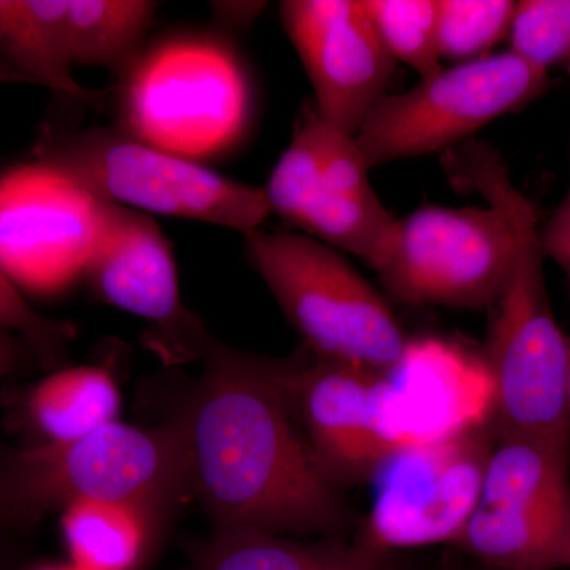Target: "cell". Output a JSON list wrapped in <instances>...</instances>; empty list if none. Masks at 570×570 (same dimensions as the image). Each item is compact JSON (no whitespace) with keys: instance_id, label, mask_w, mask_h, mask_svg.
Wrapping results in <instances>:
<instances>
[{"instance_id":"cell-11","label":"cell","mask_w":570,"mask_h":570,"mask_svg":"<svg viewBox=\"0 0 570 570\" xmlns=\"http://www.w3.org/2000/svg\"><path fill=\"white\" fill-rule=\"evenodd\" d=\"M82 283L100 302L151 325L156 343L176 358L205 356L214 346L183 305L174 249L148 214L105 202L102 236Z\"/></svg>"},{"instance_id":"cell-16","label":"cell","mask_w":570,"mask_h":570,"mask_svg":"<svg viewBox=\"0 0 570 570\" xmlns=\"http://www.w3.org/2000/svg\"><path fill=\"white\" fill-rule=\"evenodd\" d=\"M453 546L489 570L570 569V504L547 509L479 505Z\"/></svg>"},{"instance_id":"cell-3","label":"cell","mask_w":570,"mask_h":570,"mask_svg":"<svg viewBox=\"0 0 570 570\" xmlns=\"http://www.w3.org/2000/svg\"><path fill=\"white\" fill-rule=\"evenodd\" d=\"M253 100L249 71L227 37L174 31L149 39L116 77L112 126L209 167L246 137Z\"/></svg>"},{"instance_id":"cell-22","label":"cell","mask_w":570,"mask_h":570,"mask_svg":"<svg viewBox=\"0 0 570 570\" xmlns=\"http://www.w3.org/2000/svg\"><path fill=\"white\" fill-rule=\"evenodd\" d=\"M157 9L146 0H67L71 66L100 67L118 77L148 43Z\"/></svg>"},{"instance_id":"cell-25","label":"cell","mask_w":570,"mask_h":570,"mask_svg":"<svg viewBox=\"0 0 570 570\" xmlns=\"http://www.w3.org/2000/svg\"><path fill=\"white\" fill-rule=\"evenodd\" d=\"M509 37L510 51L540 70L570 63V0L515 2Z\"/></svg>"},{"instance_id":"cell-29","label":"cell","mask_w":570,"mask_h":570,"mask_svg":"<svg viewBox=\"0 0 570 570\" xmlns=\"http://www.w3.org/2000/svg\"><path fill=\"white\" fill-rule=\"evenodd\" d=\"M264 3L253 2H217L213 6L217 20L225 22L230 28L250 24L258 17Z\"/></svg>"},{"instance_id":"cell-32","label":"cell","mask_w":570,"mask_h":570,"mask_svg":"<svg viewBox=\"0 0 570 570\" xmlns=\"http://www.w3.org/2000/svg\"><path fill=\"white\" fill-rule=\"evenodd\" d=\"M28 570H78L67 562H47V564L33 566V568Z\"/></svg>"},{"instance_id":"cell-4","label":"cell","mask_w":570,"mask_h":570,"mask_svg":"<svg viewBox=\"0 0 570 570\" xmlns=\"http://www.w3.org/2000/svg\"><path fill=\"white\" fill-rule=\"evenodd\" d=\"M178 422H115L66 444L29 445L0 456V528L29 527L73 502H121L165 521L189 497Z\"/></svg>"},{"instance_id":"cell-13","label":"cell","mask_w":570,"mask_h":570,"mask_svg":"<svg viewBox=\"0 0 570 570\" xmlns=\"http://www.w3.org/2000/svg\"><path fill=\"white\" fill-rule=\"evenodd\" d=\"M494 387L485 360L438 337L409 340L381 374V417L393 449L433 444L483 430Z\"/></svg>"},{"instance_id":"cell-18","label":"cell","mask_w":570,"mask_h":570,"mask_svg":"<svg viewBox=\"0 0 570 570\" xmlns=\"http://www.w3.org/2000/svg\"><path fill=\"white\" fill-rule=\"evenodd\" d=\"M570 448L498 434L491 445L479 505L490 509H547L570 504Z\"/></svg>"},{"instance_id":"cell-5","label":"cell","mask_w":570,"mask_h":570,"mask_svg":"<svg viewBox=\"0 0 570 570\" xmlns=\"http://www.w3.org/2000/svg\"><path fill=\"white\" fill-rule=\"evenodd\" d=\"M32 156L99 200L151 217H178L247 235L272 214L264 187L235 181L115 126L48 132Z\"/></svg>"},{"instance_id":"cell-14","label":"cell","mask_w":570,"mask_h":570,"mask_svg":"<svg viewBox=\"0 0 570 570\" xmlns=\"http://www.w3.org/2000/svg\"><path fill=\"white\" fill-rule=\"evenodd\" d=\"M296 417L336 483L373 478L396 452L381 417V374L318 360L292 365Z\"/></svg>"},{"instance_id":"cell-19","label":"cell","mask_w":570,"mask_h":570,"mask_svg":"<svg viewBox=\"0 0 570 570\" xmlns=\"http://www.w3.org/2000/svg\"><path fill=\"white\" fill-rule=\"evenodd\" d=\"M61 515L63 547L78 570H141L163 528L151 513L121 502H73Z\"/></svg>"},{"instance_id":"cell-2","label":"cell","mask_w":570,"mask_h":570,"mask_svg":"<svg viewBox=\"0 0 570 570\" xmlns=\"http://www.w3.org/2000/svg\"><path fill=\"white\" fill-rule=\"evenodd\" d=\"M450 181L482 195L508 220L513 264L491 318L485 360L494 387L498 434H523L570 448V340L551 309L535 209L494 149L469 140L445 151Z\"/></svg>"},{"instance_id":"cell-6","label":"cell","mask_w":570,"mask_h":570,"mask_svg":"<svg viewBox=\"0 0 570 570\" xmlns=\"http://www.w3.org/2000/svg\"><path fill=\"white\" fill-rule=\"evenodd\" d=\"M247 261L284 316L324 362L387 373L407 337L365 277L333 247L292 230L245 235Z\"/></svg>"},{"instance_id":"cell-9","label":"cell","mask_w":570,"mask_h":570,"mask_svg":"<svg viewBox=\"0 0 570 570\" xmlns=\"http://www.w3.org/2000/svg\"><path fill=\"white\" fill-rule=\"evenodd\" d=\"M105 202L31 157L0 171V272L24 295L82 283L102 236Z\"/></svg>"},{"instance_id":"cell-26","label":"cell","mask_w":570,"mask_h":570,"mask_svg":"<svg viewBox=\"0 0 570 570\" xmlns=\"http://www.w3.org/2000/svg\"><path fill=\"white\" fill-rule=\"evenodd\" d=\"M306 121L316 145L322 181L337 193L354 197L377 195L371 186V168L356 142L355 135L344 132L324 121L318 118L316 111L309 112Z\"/></svg>"},{"instance_id":"cell-15","label":"cell","mask_w":570,"mask_h":570,"mask_svg":"<svg viewBox=\"0 0 570 570\" xmlns=\"http://www.w3.org/2000/svg\"><path fill=\"white\" fill-rule=\"evenodd\" d=\"M272 213L299 234L363 258L376 268L387 253L397 217L374 197L333 190L321 178L309 124H299L264 187Z\"/></svg>"},{"instance_id":"cell-21","label":"cell","mask_w":570,"mask_h":570,"mask_svg":"<svg viewBox=\"0 0 570 570\" xmlns=\"http://www.w3.org/2000/svg\"><path fill=\"white\" fill-rule=\"evenodd\" d=\"M66 14L67 0H0V58L33 86L89 102L92 92L73 77Z\"/></svg>"},{"instance_id":"cell-17","label":"cell","mask_w":570,"mask_h":570,"mask_svg":"<svg viewBox=\"0 0 570 570\" xmlns=\"http://www.w3.org/2000/svg\"><path fill=\"white\" fill-rule=\"evenodd\" d=\"M193 570H403L358 539L303 542L265 532H213L193 553Z\"/></svg>"},{"instance_id":"cell-34","label":"cell","mask_w":570,"mask_h":570,"mask_svg":"<svg viewBox=\"0 0 570 570\" xmlns=\"http://www.w3.org/2000/svg\"><path fill=\"white\" fill-rule=\"evenodd\" d=\"M569 71H570V63H569Z\"/></svg>"},{"instance_id":"cell-12","label":"cell","mask_w":570,"mask_h":570,"mask_svg":"<svg viewBox=\"0 0 570 570\" xmlns=\"http://www.w3.org/2000/svg\"><path fill=\"white\" fill-rule=\"evenodd\" d=\"M279 13L313 86L314 111L356 135L395 66L362 0H285Z\"/></svg>"},{"instance_id":"cell-8","label":"cell","mask_w":570,"mask_h":570,"mask_svg":"<svg viewBox=\"0 0 570 570\" xmlns=\"http://www.w3.org/2000/svg\"><path fill=\"white\" fill-rule=\"evenodd\" d=\"M513 236L494 206H425L396 220L379 279L397 302L491 306L513 264Z\"/></svg>"},{"instance_id":"cell-27","label":"cell","mask_w":570,"mask_h":570,"mask_svg":"<svg viewBox=\"0 0 570 570\" xmlns=\"http://www.w3.org/2000/svg\"><path fill=\"white\" fill-rule=\"evenodd\" d=\"M0 332L20 337L26 344L52 354L69 340L70 328L41 316L26 295L0 272Z\"/></svg>"},{"instance_id":"cell-31","label":"cell","mask_w":570,"mask_h":570,"mask_svg":"<svg viewBox=\"0 0 570 570\" xmlns=\"http://www.w3.org/2000/svg\"><path fill=\"white\" fill-rule=\"evenodd\" d=\"M0 85H33V82L17 67L0 58Z\"/></svg>"},{"instance_id":"cell-7","label":"cell","mask_w":570,"mask_h":570,"mask_svg":"<svg viewBox=\"0 0 570 570\" xmlns=\"http://www.w3.org/2000/svg\"><path fill=\"white\" fill-rule=\"evenodd\" d=\"M547 81V71L512 51L456 63L406 92L384 94L367 112L356 142L371 170L449 151L494 119L530 104Z\"/></svg>"},{"instance_id":"cell-28","label":"cell","mask_w":570,"mask_h":570,"mask_svg":"<svg viewBox=\"0 0 570 570\" xmlns=\"http://www.w3.org/2000/svg\"><path fill=\"white\" fill-rule=\"evenodd\" d=\"M540 238L543 253L564 269L570 283V195L547 227L540 230Z\"/></svg>"},{"instance_id":"cell-20","label":"cell","mask_w":570,"mask_h":570,"mask_svg":"<svg viewBox=\"0 0 570 570\" xmlns=\"http://www.w3.org/2000/svg\"><path fill=\"white\" fill-rule=\"evenodd\" d=\"M121 393L100 366L56 371L26 400V419L36 434L32 445L66 444L118 422Z\"/></svg>"},{"instance_id":"cell-24","label":"cell","mask_w":570,"mask_h":570,"mask_svg":"<svg viewBox=\"0 0 570 570\" xmlns=\"http://www.w3.org/2000/svg\"><path fill=\"white\" fill-rule=\"evenodd\" d=\"M441 59L478 61L509 36L515 2L510 0H436Z\"/></svg>"},{"instance_id":"cell-30","label":"cell","mask_w":570,"mask_h":570,"mask_svg":"<svg viewBox=\"0 0 570 570\" xmlns=\"http://www.w3.org/2000/svg\"><path fill=\"white\" fill-rule=\"evenodd\" d=\"M22 343L20 337L0 332V382L10 376L21 363Z\"/></svg>"},{"instance_id":"cell-23","label":"cell","mask_w":570,"mask_h":570,"mask_svg":"<svg viewBox=\"0 0 570 570\" xmlns=\"http://www.w3.org/2000/svg\"><path fill=\"white\" fill-rule=\"evenodd\" d=\"M362 7L393 61L422 80L442 70L436 0H362Z\"/></svg>"},{"instance_id":"cell-1","label":"cell","mask_w":570,"mask_h":570,"mask_svg":"<svg viewBox=\"0 0 570 570\" xmlns=\"http://www.w3.org/2000/svg\"><path fill=\"white\" fill-rule=\"evenodd\" d=\"M176 422L213 532L336 534L347 510L298 425L292 365L214 346Z\"/></svg>"},{"instance_id":"cell-10","label":"cell","mask_w":570,"mask_h":570,"mask_svg":"<svg viewBox=\"0 0 570 570\" xmlns=\"http://www.w3.org/2000/svg\"><path fill=\"white\" fill-rule=\"evenodd\" d=\"M483 430L396 450L374 472L373 505L360 542L392 553L455 543L479 508L491 450Z\"/></svg>"},{"instance_id":"cell-33","label":"cell","mask_w":570,"mask_h":570,"mask_svg":"<svg viewBox=\"0 0 570 570\" xmlns=\"http://www.w3.org/2000/svg\"><path fill=\"white\" fill-rule=\"evenodd\" d=\"M568 404H569V417H570V355H569V376H568Z\"/></svg>"}]
</instances>
